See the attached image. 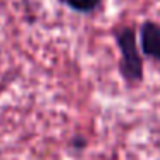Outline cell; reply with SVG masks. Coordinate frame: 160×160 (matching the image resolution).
<instances>
[{
    "instance_id": "1",
    "label": "cell",
    "mask_w": 160,
    "mask_h": 160,
    "mask_svg": "<svg viewBox=\"0 0 160 160\" xmlns=\"http://www.w3.org/2000/svg\"><path fill=\"white\" fill-rule=\"evenodd\" d=\"M114 40L119 48V74L126 86L134 88L145 79V66H143V53L139 50L138 36L134 28L122 26L114 31Z\"/></svg>"
},
{
    "instance_id": "2",
    "label": "cell",
    "mask_w": 160,
    "mask_h": 160,
    "mask_svg": "<svg viewBox=\"0 0 160 160\" xmlns=\"http://www.w3.org/2000/svg\"><path fill=\"white\" fill-rule=\"evenodd\" d=\"M139 50L145 57L160 64V24L145 21L139 28Z\"/></svg>"
},
{
    "instance_id": "3",
    "label": "cell",
    "mask_w": 160,
    "mask_h": 160,
    "mask_svg": "<svg viewBox=\"0 0 160 160\" xmlns=\"http://www.w3.org/2000/svg\"><path fill=\"white\" fill-rule=\"evenodd\" d=\"M66 7L71 11L78 12V14H93L100 9L102 0H60Z\"/></svg>"
},
{
    "instance_id": "4",
    "label": "cell",
    "mask_w": 160,
    "mask_h": 160,
    "mask_svg": "<svg viewBox=\"0 0 160 160\" xmlns=\"http://www.w3.org/2000/svg\"><path fill=\"white\" fill-rule=\"evenodd\" d=\"M72 146L74 148H84V146H86V141H84V138H81V136H74Z\"/></svg>"
},
{
    "instance_id": "5",
    "label": "cell",
    "mask_w": 160,
    "mask_h": 160,
    "mask_svg": "<svg viewBox=\"0 0 160 160\" xmlns=\"http://www.w3.org/2000/svg\"><path fill=\"white\" fill-rule=\"evenodd\" d=\"M4 90H5V83H0V95L4 93Z\"/></svg>"
}]
</instances>
